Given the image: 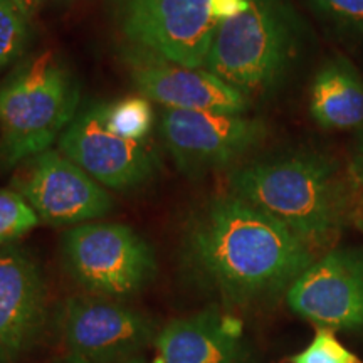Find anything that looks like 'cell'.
<instances>
[{"mask_svg":"<svg viewBox=\"0 0 363 363\" xmlns=\"http://www.w3.org/2000/svg\"><path fill=\"white\" fill-rule=\"evenodd\" d=\"M57 143L62 155L104 189H138L160 169V157L153 145L121 138L106 128L103 103L78 113Z\"/></svg>","mask_w":363,"mask_h":363,"instance_id":"cell-10","label":"cell"},{"mask_svg":"<svg viewBox=\"0 0 363 363\" xmlns=\"http://www.w3.org/2000/svg\"><path fill=\"white\" fill-rule=\"evenodd\" d=\"M12 187L40 222L54 227L86 224L108 216L113 208L108 189L59 150L49 148L29 158Z\"/></svg>","mask_w":363,"mask_h":363,"instance_id":"cell-9","label":"cell"},{"mask_svg":"<svg viewBox=\"0 0 363 363\" xmlns=\"http://www.w3.org/2000/svg\"><path fill=\"white\" fill-rule=\"evenodd\" d=\"M184 254L206 283L234 301L289 289L315 262L311 249L288 227L233 192L194 214Z\"/></svg>","mask_w":363,"mask_h":363,"instance_id":"cell-1","label":"cell"},{"mask_svg":"<svg viewBox=\"0 0 363 363\" xmlns=\"http://www.w3.org/2000/svg\"><path fill=\"white\" fill-rule=\"evenodd\" d=\"M348 174H350L353 184L363 189V130L358 131L357 135L350 167H348Z\"/></svg>","mask_w":363,"mask_h":363,"instance_id":"cell-22","label":"cell"},{"mask_svg":"<svg viewBox=\"0 0 363 363\" xmlns=\"http://www.w3.org/2000/svg\"><path fill=\"white\" fill-rule=\"evenodd\" d=\"M62 266L91 296L128 299L155 279L158 264L143 235L125 224L86 222L61 238Z\"/></svg>","mask_w":363,"mask_h":363,"instance_id":"cell-5","label":"cell"},{"mask_svg":"<svg viewBox=\"0 0 363 363\" xmlns=\"http://www.w3.org/2000/svg\"><path fill=\"white\" fill-rule=\"evenodd\" d=\"M153 363H242L246 358L239 318L207 308L177 318L158 331Z\"/></svg>","mask_w":363,"mask_h":363,"instance_id":"cell-14","label":"cell"},{"mask_svg":"<svg viewBox=\"0 0 363 363\" xmlns=\"http://www.w3.org/2000/svg\"><path fill=\"white\" fill-rule=\"evenodd\" d=\"M56 325L71 355L89 363H125L140 357L160 331L142 311L91 294L61 303Z\"/></svg>","mask_w":363,"mask_h":363,"instance_id":"cell-7","label":"cell"},{"mask_svg":"<svg viewBox=\"0 0 363 363\" xmlns=\"http://www.w3.org/2000/svg\"><path fill=\"white\" fill-rule=\"evenodd\" d=\"M48 289L38 262L19 247H0V363H16L43 337Z\"/></svg>","mask_w":363,"mask_h":363,"instance_id":"cell-13","label":"cell"},{"mask_svg":"<svg viewBox=\"0 0 363 363\" xmlns=\"http://www.w3.org/2000/svg\"><path fill=\"white\" fill-rule=\"evenodd\" d=\"M291 363H363L355 353L345 348L333 331L318 328L313 342L303 352L289 358Z\"/></svg>","mask_w":363,"mask_h":363,"instance_id":"cell-19","label":"cell"},{"mask_svg":"<svg viewBox=\"0 0 363 363\" xmlns=\"http://www.w3.org/2000/svg\"><path fill=\"white\" fill-rule=\"evenodd\" d=\"M155 113L145 96H130L113 104H104V125L121 138L145 142L153 130Z\"/></svg>","mask_w":363,"mask_h":363,"instance_id":"cell-16","label":"cell"},{"mask_svg":"<svg viewBox=\"0 0 363 363\" xmlns=\"http://www.w3.org/2000/svg\"><path fill=\"white\" fill-rule=\"evenodd\" d=\"M33 207L13 189H0V247L11 246L13 240L39 225Z\"/></svg>","mask_w":363,"mask_h":363,"instance_id":"cell-18","label":"cell"},{"mask_svg":"<svg viewBox=\"0 0 363 363\" xmlns=\"http://www.w3.org/2000/svg\"><path fill=\"white\" fill-rule=\"evenodd\" d=\"M79 98L78 78L52 51L13 67L0 83V169L51 148L76 118Z\"/></svg>","mask_w":363,"mask_h":363,"instance_id":"cell-3","label":"cell"},{"mask_svg":"<svg viewBox=\"0 0 363 363\" xmlns=\"http://www.w3.org/2000/svg\"><path fill=\"white\" fill-rule=\"evenodd\" d=\"M160 133L177 169L190 179H201L256 148L267 128L261 120L244 115L163 108Z\"/></svg>","mask_w":363,"mask_h":363,"instance_id":"cell-8","label":"cell"},{"mask_svg":"<svg viewBox=\"0 0 363 363\" xmlns=\"http://www.w3.org/2000/svg\"><path fill=\"white\" fill-rule=\"evenodd\" d=\"M9 2H11L12 6L17 9L22 16L27 17V19L30 21L35 13L40 11V7L44 6L45 0H9Z\"/></svg>","mask_w":363,"mask_h":363,"instance_id":"cell-23","label":"cell"},{"mask_svg":"<svg viewBox=\"0 0 363 363\" xmlns=\"http://www.w3.org/2000/svg\"><path fill=\"white\" fill-rule=\"evenodd\" d=\"M30 21L9 0H0V71L24 56L30 44Z\"/></svg>","mask_w":363,"mask_h":363,"instance_id":"cell-17","label":"cell"},{"mask_svg":"<svg viewBox=\"0 0 363 363\" xmlns=\"http://www.w3.org/2000/svg\"><path fill=\"white\" fill-rule=\"evenodd\" d=\"M113 12L128 45L185 67L206 66L219 26L211 0H115Z\"/></svg>","mask_w":363,"mask_h":363,"instance_id":"cell-6","label":"cell"},{"mask_svg":"<svg viewBox=\"0 0 363 363\" xmlns=\"http://www.w3.org/2000/svg\"><path fill=\"white\" fill-rule=\"evenodd\" d=\"M131 81L150 101L169 110L244 115L251 99L206 67H185L147 49L128 45L123 52Z\"/></svg>","mask_w":363,"mask_h":363,"instance_id":"cell-11","label":"cell"},{"mask_svg":"<svg viewBox=\"0 0 363 363\" xmlns=\"http://www.w3.org/2000/svg\"><path fill=\"white\" fill-rule=\"evenodd\" d=\"M310 113L326 130H363V76L347 59H331L316 72Z\"/></svg>","mask_w":363,"mask_h":363,"instance_id":"cell-15","label":"cell"},{"mask_svg":"<svg viewBox=\"0 0 363 363\" xmlns=\"http://www.w3.org/2000/svg\"><path fill=\"white\" fill-rule=\"evenodd\" d=\"M313 4L338 26L363 33V0H313Z\"/></svg>","mask_w":363,"mask_h":363,"instance_id":"cell-20","label":"cell"},{"mask_svg":"<svg viewBox=\"0 0 363 363\" xmlns=\"http://www.w3.org/2000/svg\"><path fill=\"white\" fill-rule=\"evenodd\" d=\"M234 195L271 216L308 247H325L348 217V189L337 165L313 152L254 160L229 177Z\"/></svg>","mask_w":363,"mask_h":363,"instance_id":"cell-2","label":"cell"},{"mask_svg":"<svg viewBox=\"0 0 363 363\" xmlns=\"http://www.w3.org/2000/svg\"><path fill=\"white\" fill-rule=\"evenodd\" d=\"M62 363H89V362H86V360H83V358H79V357H76V355H67L65 360H62ZM125 363H147V360H145V357L143 355H140V357H136V358H131V360H128V362H125Z\"/></svg>","mask_w":363,"mask_h":363,"instance_id":"cell-24","label":"cell"},{"mask_svg":"<svg viewBox=\"0 0 363 363\" xmlns=\"http://www.w3.org/2000/svg\"><path fill=\"white\" fill-rule=\"evenodd\" d=\"M249 7V0H211V16L217 24L238 17Z\"/></svg>","mask_w":363,"mask_h":363,"instance_id":"cell-21","label":"cell"},{"mask_svg":"<svg viewBox=\"0 0 363 363\" xmlns=\"http://www.w3.org/2000/svg\"><path fill=\"white\" fill-rule=\"evenodd\" d=\"M298 45V17L288 0H249L240 16L217 26L203 67L251 99L281 83Z\"/></svg>","mask_w":363,"mask_h":363,"instance_id":"cell-4","label":"cell"},{"mask_svg":"<svg viewBox=\"0 0 363 363\" xmlns=\"http://www.w3.org/2000/svg\"><path fill=\"white\" fill-rule=\"evenodd\" d=\"M358 225H360V229L363 230V207L360 208V217H358Z\"/></svg>","mask_w":363,"mask_h":363,"instance_id":"cell-25","label":"cell"},{"mask_svg":"<svg viewBox=\"0 0 363 363\" xmlns=\"http://www.w3.org/2000/svg\"><path fill=\"white\" fill-rule=\"evenodd\" d=\"M294 313L328 330L363 328V252L333 249L286 293Z\"/></svg>","mask_w":363,"mask_h":363,"instance_id":"cell-12","label":"cell"},{"mask_svg":"<svg viewBox=\"0 0 363 363\" xmlns=\"http://www.w3.org/2000/svg\"><path fill=\"white\" fill-rule=\"evenodd\" d=\"M57 2H61V4H71V2H76V0H57Z\"/></svg>","mask_w":363,"mask_h":363,"instance_id":"cell-26","label":"cell"}]
</instances>
